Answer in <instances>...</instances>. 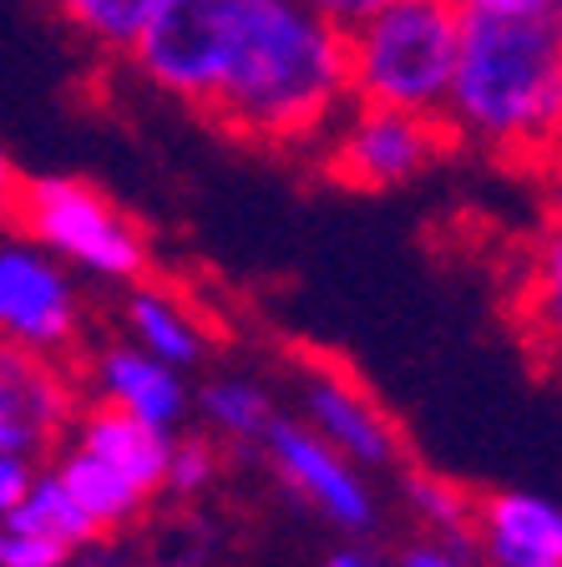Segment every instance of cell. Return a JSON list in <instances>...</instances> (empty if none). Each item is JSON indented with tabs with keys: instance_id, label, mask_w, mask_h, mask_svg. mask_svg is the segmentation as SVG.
I'll return each instance as SVG.
<instances>
[{
	"instance_id": "1",
	"label": "cell",
	"mask_w": 562,
	"mask_h": 567,
	"mask_svg": "<svg viewBox=\"0 0 562 567\" xmlns=\"http://www.w3.org/2000/svg\"><path fill=\"white\" fill-rule=\"evenodd\" d=\"M127 66L157 96L269 153L319 157L355 106L345 25L309 0H167Z\"/></svg>"
},
{
	"instance_id": "17",
	"label": "cell",
	"mask_w": 562,
	"mask_h": 567,
	"mask_svg": "<svg viewBox=\"0 0 562 567\" xmlns=\"http://www.w3.org/2000/svg\"><path fill=\"white\" fill-rule=\"evenodd\" d=\"M198 411H203V421L228 441H264L274 431V421H279L269 390L244 375L208 380V385L198 390Z\"/></svg>"
},
{
	"instance_id": "15",
	"label": "cell",
	"mask_w": 562,
	"mask_h": 567,
	"mask_svg": "<svg viewBox=\"0 0 562 567\" xmlns=\"http://www.w3.org/2000/svg\"><path fill=\"white\" fill-rule=\"evenodd\" d=\"M51 11L92 51L127 61L142 35L157 25V16L167 11V0H51Z\"/></svg>"
},
{
	"instance_id": "25",
	"label": "cell",
	"mask_w": 562,
	"mask_h": 567,
	"mask_svg": "<svg viewBox=\"0 0 562 567\" xmlns=\"http://www.w3.org/2000/svg\"><path fill=\"white\" fill-rule=\"evenodd\" d=\"M309 6H315L319 16H329L335 25H345V31H350V25H360L365 16L386 11V6H396V0H309Z\"/></svg>"
},
{
	"instance_id": "5",
	"label": "cell",
	"mask_w": 562,
	"mask_h": 567,
	"mask_svg": "<svg viewBox=\"0 0 562 567\" xmlns=\"http://www.w3.org/2000/svg\"><path fill=\"white\" fill-rule=\"evenodd\" d=\"M451 127L446 117H421V112H400V106H370L355 102L340 117V127L329 132L319 147V167H325L340 188L360 193H390L431 173L436 157L451 147Z\"/></svg>"
},
{
	"instance_id": "27",
	"label": "cell",
	"mask_w": 562,
	"mask_h": 567,
	"mask_svg": "<svg viewBox=\"0 0 562 567\" xmlns=\"http://www.w3.org/2000/svg\"><path fill=\"white\" fill-rule=\"evenodd\" d=\"M67 567H117V557H106V553H96V547H86V553H76Z\"/></svg>"
},
{
	"instance_id": "18",
	"label": "cell",
	"mask_w": 562,
	"mask_h": 567,
	"mask_svg": "<svg viewBox=\"0 0 562 567\" xmlns=\"http://www.w3.org/2000/svg\"><path fill=\"white\" fill-rule=\"evenodd\" d=\"M406 507L426 532H436L441 543H467L471 527L481 517V502L467 486L446 482L436 472H410L406 476Z\"/></svg>"
},
{
	"instance_id": "23",
	"label": "cell",
	"mask_w": 562,
	"mask_h": 567,
	"mask_svg": "<svg viewBox=\"0 0 562 567\" xmlns=\"http://www.w3.org/2000/svg\"><path fill=\"white\" fill-rule=\"evenodd\" d=\"M467 16H497V21H528V16H562V0H457Z\"/></svg>"
},
{
	"instance_id": "21",
	"label": "cell",
	"mask_w": 562,
	"mask_h": 567,
	"mask_svg": "<svg viewBox=\"0 0 562 567\" xmlns=\"http://www.w3.org/2000/svg\"><path fill=\"white\" fill-rule=\"evenodd\" d=\"M71 547L57 537H41V532L25 527H0V567H67Z\"/></svg>"
},
{
	"instance_id": "3",
	"label": "cell",
	"mask_w": 562,
	"mask_h": 567,
	"mask_svg": "<svg viewBox=\"0 0 562 567\" xmlns=\"http://www.w3.org/2000/svg\"><path fill=\"white\" fill-rule=\"evenodd\" d=\"M345 41L355 102L446 117L467 41V11L457 0H396L350 25Z\"/></svg>"
},
{
	"instance_id": "12",
	"label": "cell",
	"mask_w": 562,
	"mask_h": 567,
	"mask_svg": "<svg viewBox=\"0 0 562 567\" xmlns=\"http://www.w3.org/2000/svg\"><path fill=\"white\" fill-rule=\"evenodd\" d=\"M71 446L112 461V466H117L122 476H132L147 496L167 492V466H173L177 441H173V431L142 421V415L92 401L82 415H76V425H71Z\"/></svg>"
},
{
	"instance_id": "26",
	"label": "cell",
	"mask_w": 562,
	"mask_h": 567,
	"mask_svg": "<svg viewBox=\"0 0 562 567\" xmlns=\"http://www.w3.org/2000/svg\"><path fill=\"white\" fill-rule=\"evenodd\" d=\"M329 567H386V563L370 557V553H360V547H340V553L329 557Z\"/></svg>"
},
{
	"instance_id": "11",
	"label": "cell",
	"mask_w": 562,
	"mask_h": 567,
	"mask_svg": "<svg viewBox=\"0 0 562 567\" xmlns=\"http://www.w3.org/2000/svg\"><path fill=\"white\" fill-rule=\"evenodd\" d=\"M477 543L492 567H562V507L538 492L481 496Z\"/></svg>"
},
{
	"instance_id": "10",
	"label": "cell",
	"mask_w": 562,
	"mask_h": 567,
	"mask_svg": "<svg viewBox=\"0 0 562 567\" xmlns=\"http://www.w3.org/2000/svg\"><path fill=\"white\" fill-rule=\"evenodd\" d=\"M86 390H92V401L132 411V415H142V421L163 425V431H173L187 415V405H193L187 401V385H183V370L157 360L153 350H142L137 340L102 344V350L92 354V365H86Z\"/></svg>"
},
{
	"instance_id": "22",
	"label": "cell",
	"mask_w": 562,
	"mask_h": 567,
	"mask_svg": "<svg viewBox=\"0 0 562 567\" xmlns=\"http://www.w3.org/2000/svg\"><path fill=\"white\" fill-rule=\"evenodd\" d=\"M35 461L31 456H21V451H0V517L6 512H16L31 496V486H35Z\"/></svg>"
},
{
	"instance_id": "14",
	"label": "cell",
	"mask_w": 562,
	"mask_h": 567,
	"mask_svg": "<svg viewBox=\"0 0 562 567\" xmlns=\"http://www.w3.org/2000/svg\"><path fill=\"white\" fill-rule=\"evenodd\" d=\"M57 472H61V482L71 486V496H76V502L92 512V522L102 532H117V527H127V522H137L142 507L153 502V496L142 492L132 476H122L112 461L92 456V451H82V446H67V451H61Z\"/></svg>"
},
{
	"instance_id": "7",
	"label": "cell",
	"mask_w": 562,
	"mask_h": 567,
	"mask_svg": "<svg viewBox=\"0 0 562 567\" xmlns=\"http://www.w3.org/2000/svg\"><path fill=\"white\" fill-rule=\"evenodd\" d=\"M264 451L279 466V476L305 496L315 512H325L335 527L345 532H370L375 527V492L365 482V466H355L345 451H335L309 421H274L264 436Z\"/></svg>"
},
{
	"instance_id": "4",
	"label": "cell",
	"mask_w": 562,
	"mask_h": 567,
	"mask_svg": "<svg viewBox=\"0 0 562 567\" xmlns=\"http://www.w3.org/2000/svg\"><path fill=\"white\" fill-rule=\"evenodd\" d=\"M11 234L35 238L102 284H142L153 264L147 228L76 173H11Z\"/></svg>"
},
{
	"instance_id": "6",
	"label": "cell",
	"mask_w": 562,
	"mask_h": 567,
	"mask_svg": "<svg viewBox=\"0 0 562 567\" xmlns=\"http://www.w3.org/2000/svg\"><path fill=\"white\" fill-rule=\"evenodd\" d=\"M0 334L41 360H67L86 340V295L76 269L25 234H11L0 248Z\"/></svg>"
},
{
	"instance_id": "8",
	"label": "cell",
	"mask_w": 562,
	"mask_h": 567,
	"mask_svg": "<svg viewBox=\"0 0 562 567\" xmlns=\"http://www.w3.org/2000/svg\"><path fill=\"white\" fill-rule=\"evenodd\" d=\"M299 411L315 425L319 436L335 451L365 466V472H390L400 461V431L380 401L360 385L355 375H345L340 365H325V360H309L299 365Z\"/></svg>"
},
{
	"instance_id": "13",
	"label": "cell",
	"mask_w": 562,
	"mask_h": 567,
	"mask_svg": "<svg viewBox=\"0 0 562 567\" xmlns=\"http://www.w3.org/2000/svg\"><path fill=\"white\" fill-rule=\"evenodd\" d=\"M122 324H127V340H137L142 350H153L157 360H167L173 370H193V365H203V354H208L203 319L193 315V305H187L183 295H173V289L157 279L127 284Z\"/></svg>"
},
{
	"instance_id": "16",
	"label": "cell",
	"mask_w": 562,
	"mask_h": 567,
	"mask_svg": "<svg viewBox=\"0 0 562 567\" xmlns=\"http://www.w3.org/2000/svg\"><path fill=\"white\" fill-rule=\"evenodd\" d=\"M0 527H25V532H41V537H57L71 553H86V547H96V537H102V527H96L92 512L71 496V486L61 482L57 466L35 476L31 496H25L16 512H6Z\"/></svg>"
},
{
	"instance_id": "19",
	"label": "cell",
	"mask_w": 562,
	"mask_h": 567,
	"mask_svg": "<svg viewBox=\"0 0 562 567\" xmlns=\"http://www.w3.org/2000/svg\"><path fill=\"white\" fill-rule=\"evenodd\" d=\"M528 319H532V334L562 360V224L552 228L538 244V254H532Z\"/></svg>"
},
{
	"instance_id": "24",
	"label": "cell",
	"mask_w": 562,
	"mask_h": 567,
	"mask_svg": "<svg viewBox=\"0 0 562 567\" xmlns=\"http://www.w3.org/2000/svg\"><path fill=\"white\" fill-rule=\"evenodd\" d=\"M400 567H471V557L461 553L457 543H416V547H406L400 553Z\"/></svg>"
},
{
	"instance_id": "2",
	"label": "cell",
	"mask_w": 562,
	"mask_h": 567,
	"mask_svg": "<svg viewBox=\"0 0 562 567\" xmlns=\"http://www.w3.org/2000/svg\"><path fill=\"white\" fill-rule=\"evenodd\" d=\"M446 127L507 163L562 153V16H467Z\"/></svg>"
},
{
	"instance_id": "20",
	"label": "cell",
	"mask_w": 562,
	"mask_h": 567,
	"mask_svg": "<svg viewBox=\"0 0 562 567\" xmlns=\"http://www.w3.org/2000/svg\"><path fill=\"white\" fill-rule=\"evenodd\" d=\"M218 482V451L213 441L187 436L173 446V466H167V492L173 496H203Z\"/></svg>"
},
{
	"instance_id": "9",
	"label": "cell",
	"mask_w": 562,
	"mask_h": 567,
	"mask_svg": "<svg viewBox=\"0 0 562 567\" xmlns=\"http://www.w3.org/2000/svg\"><path fill=\"white\" fill-rule=\"evenodd\" d=\"M76 415V385L61 360H41L16 344L0 350V451L35 461L57 436H67Z\"/></svg>"
}]
</instances>
